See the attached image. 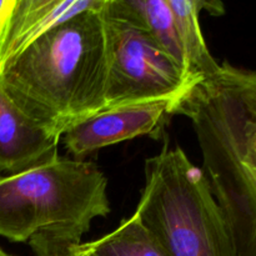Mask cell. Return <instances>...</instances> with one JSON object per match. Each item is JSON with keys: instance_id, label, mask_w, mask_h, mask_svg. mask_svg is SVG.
Here are the masks:
<instances>
[{"instance_id": "obj_17", "label": "cell", "mask_w": 256, "mask_h": 256, "mask_svg": "<svg viewBox=\"0 0 256 256\" xmlns=\"http://www.w3.org/2000/svg\"><path fill=\"white\" fill-rule=\"evenodd\" d=\"M255 155H256V138H255Z\"/></svg>"}, {"instance_id": "obj_2", "label": "cell", "mask_w": 256, "mask_h": 256, "mask_svg": "<svg viewBox=\"0 0 256 256\" xmlns=\"http://www.w3.org/2000/svg\"><path fill=\"white\" fill-rule=\"evenodd\" d=\"M104 4L52 28L0 70L10 100L60 139L105 110Z\"/></svg>"}, {"instance_id": "obj_16", "label": "cell", "mask_w": 256, "mask_h": 256, "mask_svg": "<svg viewBox=\"0 0 256 256\" xmlns=\"http://www.w3.org/2000/svg\"><path fill=\"white\" fill-rule=\"evenodd\" d=\"M64 256H72V252H70L69 254H66V255H64Z\"/></svg>"}, {"instance_id": "obj_12", "label": "cell", "mask_w": 256, "mask_h": 256, "mask_svg": "<svg viewBox=\"0 0 256 256\" xmlns=\"http://www.w3.org/2000/svg\"><path fill=\"white\" fill-rule=\"evenodd\" d=\"M204 10H208L212 15H222L225 12L224 4L220 2H205L204 0Z\"/></svg>"}, {"instance_id": "obj_7", "label": "cell", "mask_w": 256, "mask_h": 256, "mask_svg": "<svg viewBox=\"0 0 256 256\" xmlns=\"http://www.w3.org/2000/svg\"><path fill=\"white\" fill-rule=\"evenodd\" d=\"M102 2L104 0H8L0 22V70L52 28Z\"/></svg>"}, {"instance_id": "obj_1", "label": "cell", "mask_w": 256, "mask_h": 256, "mask_svg": "<svg viewBox=\"0 0 256 256\" xmlns=\"http://www.w3.org/2000/svg\"><path fill=\"white\" fill-rule=\"evenodd\" d=\"M189 118L202 172L222 208L240 256H256V72L220 64L175 102Z\"/></svg>"}, {"instance_id": "obj_10", "label": "cell", "mask_w": 256, "mask_h": 256, "mask_svg": "<svg viewBox=\"0 0 256 256\" xmlns=\"http://www.w3.org/2000/svg\"><path fill=\"white\" fill-rule=\"evenodd\" d=\"M168 2L174 15L188 74L199 80L216 72L220 64L210 54L200 29L199 14L204 10V0H168Z\"/></svg>"}, {"instance_id": "obj_4", "label": "cell", "mask_w": 256, "mask_h": 256, "mask_svg": "<svg viewBox=\"0 0 256 256\" xmlns=\"http://www.w3.org/2000/svg\"><path fill=\"white\" fill-rule=\"evenodd\" d=\"M134 215L169 256H240L204 172L180 146L146 159Z\"/></svg>"}, {"instance_id": "obj_14", "label": "cell", "mask_w": 256, "mask_h": 256, "mask_svg": "<svg viewBox=\"0 0 256 256\" xmlns=\"http://www.w3.org/2000/svg\"><path fill=\"white\" fill-rule=\"evenodd\" d=\"M0 256H12V255L6 254V252H5L4 250H2V249H0Z\"/></svg>"}, {"instance_id": "obj_5", "label": "cell", "mask_w": 256, "mask_h": 256, "mask_svg": "<svg viewBox=\"0 0 256 256\" xmlns=\"http://www.w3.org/2000/svg\"><path fill=\"white\" fill-rule=\"evenodd\" d=\"M102 14L106 56L105 109L175 99L196 82L110 0H105Z\"/></svg>"}, {"instance_id": "obj_6", "label": "cell", "mask_w": 256, "mask_h": 256, "mask_svg": "<svg viewBox=\"0 0 256 256\" xmlns=\"http://www.w3.org/2000/svg\"><path fill=\"white\" fill-rule=\"evenodd\" d=\"M178 98L102 110L75 124L62 135L65 149L78 158L142 135L159 139L174 115Z\"/></svg>"}, {"instance_id": "obj_8", "label": "cell", "mask_w": 256, "mask_h": 256, "mask_svg": "<svg viewBox=\"0 0 256 256\" xmlns=\"http://www.w3.org/2000/svg\"><path fill=\"white\" fill-rule=\"evenodd\" d=\"M60 138L28 116L0 86V176L29 170L58 152Z\"/></svg>"}, {"instance_id": "obj_15", "label": "cell", "mask_w": 256, "mask_h": 256, "mask_svg": "<svg viewBox=\"0 0 256 256\" xmlns=\"http://www.w3.org/2000/svg\"><path fill=\"white\" fill-rule=\"evenodd\" d=\"M254 178H255V182H256V155H255V168H254Z\"/></svg>"}, {"instance_id": "obj_11", "label": "cell", "mask_w": 256, "mask_h": 256, "mask_svg": "<svg viewBox=\"0 0 256 256\" xmlns=\"http://www.w3.org/2000/svg\"><path fill=\"white\" fill-rule=\"evenodd\" d=\"M72 256H169L132 214L114 232L72 249Z\"/></svg>"}, {"instance_id": "obj_3", "label": "cell", "mask_w": 256, "mask_h": 256, "mask_svg": "<svg viewBox=\"0 0 256 256\" xmlns=\"http://www.w3.org/2000/svg\"><path fill=\"white\" fill-rule=\"evenodd\" d=\"M109 214L108 179L94 162L56 154L0 176V236L29 242L35 256L82 244L92 220Z\"/></svg>"}, {"instance_id": "obj_9", "label": "cell", "mask_w": 256, "mask_h": 256, "mask_svg": "<svg viewBox=\"0 0 256 256\" xmlns=\"http://www.w3.org/2000/svg\"><path fill=\"white\" fill-rule=\"evenodd\" d=\"M110 2L118 12L144 28L150 36L155 40V42L188 72L186 62L178 35L176 24L168 0H110Z\"/></svg>"}, {"instance_id": "obj_13", "label": "cell", "mask_w": 256, "mask_h": 256, "mask_svg": "<svg viewBox=\"0 0 256 256\" xmlns=\"http://www.w3.org/2000/svg\"><path fill=\"white\" fill-rule=\"evenodd\" d=\"M8 5V0H0V22H2V18L4 15L5 9H6Z\"/></svg>"}]
</instances>
